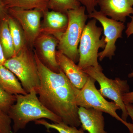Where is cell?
<instances>
[{"mask_svg":"<svg viewBox=\"0 0 133 133\" xmlns=\"http://www.w3.org/2000/svg\"><path fill=\"white\" fill-rule=\"evenodd\" d=\"M40 79L37 91L41 103L59 117L62 122L72 127L81 126L76 102V88L60 69L58 73L48 69L34 51Z\"/></svg>","mask_w":133,"mask_h":133,"instance_id":"1","label":"cell"},{"mask_svg":"<svg viewBox=\"0 0 133 133\" xmlns=\"http://www.w3.org/2000/svg\"><path fill=\"white\" fill-rule=\"evenodd\" d=\"M16 101L8 112L13 122V133L24 129L29 122L47 119L53 123L62 122V119L50 111L41 103L35 90L26 95L17 94Z\"/></svg>","mask_w":133,"mask_h":133,"instance_id":"2","label":"cell"},{"mask_svg":"<svg viewBox=\"0 0 133 133\" xmlns=\"http://www.w3.org/2000/svg\"><path fill=\"white\" fill-rule=\"evenodd\" d=\"M28 44L17 55L6 59L3 65L15 74L27 93L37 92L40 86L38 68L34 52Z\"/></svg>","mask_w":133,"mask_h":133,"instance_id":"3","label":"cell"},{"mask_svg":"<svg viewBox=\"0 0 133 133\" xmlns=\"http://www.w3.org/2000/svg\"><path fill=\"white\" fill-rule=\"evenodd\" d=\"M85 10L84 6H81L78 8L66 12L69 19L68 26L58 39V50L75 63L79 62L78 46L88 18Z\"/></svg>","mask_w":133,"mask_h":133,"instance_id":"4","label":"cell"},{"mask_svg":"<svg viewBox=\"0 0 133 133\" xmlns=\"http://www.w3.org/2000/svg\"><path fill=\"white\" fill-rule=\"evenodd\" d=\"M97 20L89 21L84 28L78 49L79 59L78 65L82 70L90 66L98 67V50L104 49L106 45L105 36L101 39L103 28L97 26Z\"/></svg>","mask_w":133,"mask_h":133,"instance_id":"5","label":"cell"},{"mask_svg":"<svg viewBox=\"0 0 133 133\" xmlns=\"http://www.w3.org/2000/svg\"><path fill=\"white\" fill-rule=\"evenodd\" d=\"M95 80L89 76L85 84L81 89H77L76 102L79 107L92 108L110 115L122 122L133 133V124L124 121L117 114L120 108L115 102L107 101L100 93L95 85Z\"/></svg>","mask_w":133,"mask_h":133,"instance_id":"6","label":"cell"},{"mask_svg":"<svg viewBox=\"0 0 133 133\" xmlns=\"http://www.w3.org/2000/svg\"><path fill=\"white\" fill-rule=\"evenodd\" d=\"M83 70L99 84L100 88L98 90L101 95L104 97L112 100L118 106L122 112V118L127 121L128 115L122 96L124 94L129 92L130 87L127 81L118 78L114 79L108 78L102 72L101 66H90Z\"/></svg>","mask_w":133,"mask_h":133,"instance_id":"7","label":"cell"},{"mask_svg":"<svg viewBox=\"0 0 133 133\" xmlns=\"http://www.w3.org/2000/svg\"><path fill=\"white\" fill-rule=\"evenodd\" d=\"M88 17L99 21L103 27L106 45L104 50L98 54L99 60L102 61L105 57L111 59L116 51V41L118 38H122V32L125 28L124 23L108 18L96 10L88 15Z\"/></svg>","mask_w":133,"mask_h":133,"instance_id":"8","label":"cell"},{"mask_svg":"<svg viewBox=\"0 0 133 133\" xmlns=\"http://www.w3.org/2000/svg\"><path fill=\"white\" fill-rule=\"evenodd\" d=\"M9 14L19 22L24 31L26 42L32 48L41 33V18L43 12L38 9H24L17 8L9 9Z\"/></svg>","mask_w":133,"mask_h":133,"instance_id":"9","label":"cell"},{"mask_svg":"<svg viewBox=\"0 0 133 133\" xmlns=\"http://www.w3.org/2000/svg\"><path fill=\"white\" fill-rule=\"evenodd\" d=\"M58 41L54 36L41 33L34 43L35 51L39 59L45 66L55 72L60 70L56 57Z\"/></svg>","mask_w":133,"mask_h":133,"instance_id":"10","label":"cell"},{"mask_svg":"<svg viewBox=\"0 0 133 133\" xmlns=\"http://www.w3.org/2000/svg\"><path fill=\"white\" fill-rule=\"evenodd\" d=\"M56 57L59 68L72 84L79 90L83 88L89 77L88 74L59 51H57Z\"/></svg>","mask_w":133,"mask_h":133,"instance_id":"11","label":"cell"},{"mask_svg":"<svg viewBox=\"0 0 133 133\" xmlns=\"http://www.w3.org/2000/svg\"><path fill=\"white\" fill-rule=\"evenodd\" d=\"M100 11L106 16L124 23L127 16L133 15V8L129 0H97Z\"/></svg>","mask_w":133,"mask_h":133,"instance_id":"12","label":"cell"},{"mask_svg":"<svg viewBox=\"0 0 133 133\" xmlns=\"http://www.w3.org/2000/svg\"><path fill=\"white\" fill-rule=\"evenodd\" d=\"M43 14L44 20L41 25V33L51 35L58 40L68 26L69 19L67 14L48 10L44 12Z\"/></svg>","mask_w":133,"mask_h":133,"instance_id":"13","label":"cell"},{"mask_svg":"<svg viewBox=\"0 0 133 133\" xmlns=\"http://www.w3.org/2000/svg\"><path fill=\"white\" fill-rule=\"evenodd\" d=\"M78 114L81 128L88 133H107L105 130L103 112L92 108L79 107Z\"/></svg>","mask_w":133,"mask_h":133,"instance_id":"14","label":"cell"},{"mask_svg":"<svg viewBox=\"0 0 133 133\" xmlns=\"http://www.w3.org/2000/svg\"><path fill=\"white\" fill-rule=\"evenodd\" d=\"M0 88L11 95L28 94L15 74L2 64H0Z\"/></svg>","mask_w":133,"mask_h":133,"instance_id":"15","label":"cell"},{"mask_svg":"<svg viewBox=\"0 0 133 133\" xmlns=\"http://www.w3.org/2000/svg\"><path fill=\"white\" fill-rule=\"evenodd\" d=\"M10 31L14 45L15 55L28 44L24 31L19 22L9 15L7 18Z\"/></svg>","mask_w":133,"mask_h":133,"instance_id":"16","label":"cell"},{"mask_svg":"<svg viewBox=\"0 0 133 133\" xmlns=\"http://www.w3.org/2000/svg\"><path fill=\"white\" fill-rule=\"evenodd\" d=\"M7 18L0 22V43L6 59L15 56L14 45L10 31Z\"/></svg>","mask_w":133,"mask_h":133,"instance_id":"17","label":"cell"},{"mask_svg":"<svg viewBox=\"0 0 133 133\" xmlns=\"http://www.w3.org/2000/svg\"><path fill=\"white\" fill-rule=\"evenodd\" d=\"M6 8L24 9H38L43 13L48 10V0H4Z\"/></svg>","mask_w":133,"mask_h":133,"instance_id":"18","label":"cell"},{"mask_svg":"<svg viewBox=\"0 0 133 133\" xmlns=\"http://www.w3.org/2000/svg\"><path fill=\"white\" fill-rule=\"evenodd\" d=\"M35 122L36 125H42L45 127L48 131L53 129L59 133H85L81 128L78 129L76 127L69 125L62 122L58 123H50L43 119L36 121Z\"/></svg>","mask_w":133,"mask_h":133,"instance_id":"19","label":"cell"},{"mask_svg":"<svg viewBox=\"0 0 133 133\" xmlns=\"http://www.w3.org/2000/svg\"><path fill=\"white\" fill-rule=\"evenodd\" d=\"M78 0H48V8L52 10L66 14L69 10L81 6Z\"/></svg>","mask_w":133,"mask_h":133,"instance_id":"20","label":"cell"},{"mask_svg":"<svg viewBox=\"0 0 133 133\" xmlns=\"http://www.w3.org/2000/svg\"><path fill=\"white\" fill-rule=\"evenodd\" d=\"M16 101L15 95L8 93L0 88V111L8 114L10 108Z\"/></svg>","mask_w":133,"mask_h":133,"instance_id":"21","label":"cell"},{"mask_svg":"<svg viewBox=\"0 0 133 133\" xmlns=\"http://www.w3.org/2000/svg\"><path fill=\"white\" fill-rule=\"evenodd\" d=\"M12 122L7 114L0 111V133H12Z\"/></svg>","mask_w":133,"mask_h":133,"instance_id":"22","label":"cell"},{"mask_svg":"<svg viewBox=\"0 0 133 133\" xmlns=\"http://www.w3.org/2000/svg\"><path fill=\"white\" fill-rule=\"evenodd\" d=\"M79 2L85 8L88 15L91 14L97 5V0H78Z\"/></svg>","mask_w":133,"mask_h":133,"instance_id":"23","label":"cell"},{"mask_svg":"<svg viewBox=\"0 0 133 133\" xmlns=\"http://www.w3.org/2000/svg\"><path fill=\"white\" fill-rule=\"evenodd\" d=\"M9 16L8 10L5 6L4 0H0V22L6 19Z\"/></svg>","mask_w":133,"mask_h":133,"instance_id":"24","label":"cell"},{"mask_svg":"<svg viewBox=\"0 0 133 133\" xmlns=\"http://www.w3.org/2000/svg\"><path fill=\"white\" fill-rule=\"evenodd\" d=\"M130 17H131V21L127 24V29L125 31V33L128 37L133 35V15L132 16ZM128 76L129 78L133 77V71L129 74Z\"/></svg>","mask_w":133,"mask_h":133,"instance_id":"25","label":"cell"},{"mask_svg":"<svg viewBox=\"0 0 133 133\" xmlns=\"http://www.w3.org/2000/svg\"><path fill=\"white\" fill-rule=\"evenodd\" d=\"M122 100L125 104L133 105V91L129 92L124 94L122 96Z\"/></svg>","mask_w":133,"mask_h":133,"instance_id":"26","label":"cell"},{"mask_svg":"<svg viewBox=\"0 0 133 133\" xmlns=\"http://www.w3.org/2000/svg\"><path fill=\"white\" fill-rule=\"evenodd\" d=\"M125 105L128 116L131 117L133 123V105L127 104H125Z\"/></svg>","mask_w":133,"mask_h":133,"instance_id":"27","label":"cell"},{"mask_svg":"<svg viewBox=\"0 0 133 133\" xmlns=\"http://www.w3.org/2000/svg\"><path fill=\"white\" fill-rule=\"evenodd\" d=\"M6 60V59L5 58L3 51L0 43V64H4Z\"/></svg>","mask_w":133,"mask_h":133,"instance_id":"28","label":"cell"},{"mask_svg":"<svg viewBox=\"0 0 133 133\" xmlns=\"http://www.w3.org/2000/svg\"><path fill=\"white\" fill-rule=\"evenodd\" d=\"M129 3H130V5L132 6H133V0H129Z\"/></svg>","mask_w":133,"mask_h":133,"instance_id":"29","label":"cell"},{"mask_svg":"<svg viewBox=\"0 0 133 133\" xmlns=\"http://www.w3.org/2000/svg\"><path fill=\"white\" fill-rule=\"evenodd\" d=\"M12 133H13V132H12Z\"/></svg>","mask_w":133,"mask_h":133,"instance_id":"30","label":"cell"},{"mask_svg":"<svg viewBox=\"0 0 133 133\" xmlns=\"http://www.w3.org/2000/svg\"></svg>","mask_w":133,"mask_h":133,"instance_id":"31","label":"cell"}]
</instances>
